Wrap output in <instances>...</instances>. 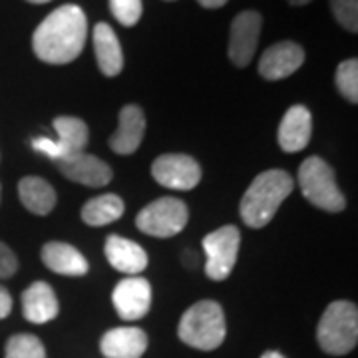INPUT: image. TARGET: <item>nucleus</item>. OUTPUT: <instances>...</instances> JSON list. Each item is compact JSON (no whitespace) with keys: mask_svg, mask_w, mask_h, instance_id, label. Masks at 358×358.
Returning a JSON list of instances; mask_svg holds the SVG:
<instances>
[{"mask_svg":"<svg viewBox=\"0 0 358 358\" xmlns=\"http://www.w3.org/2000/svg\"><path fill=\"white\" fill-rule=\"evenodd\" d=\"M154 179L167 189L189 192L201 181V166L185 154L159 155L152 166Z\"/></svg>","mask_w":358,"mask_h":358,"instance_id":"obj_8","label":"nucleus"},{"mask_svg":"<svg viewBox=\"0 0 358 358\" xmlns=\"http://www.w3.org/2000/svg\"><path fill=\"white\" fill-rule=\"evenodd\" d=\"M227 334L225 313L215 301H199L183 313L179 320L178 336L197 350H215L223 345Z\"/></svg>","mask_w":358,"mask_h":358,"instance_id":"obj_3","label":"nucleus"},{"mask_svg":"<svg viewBox=\"0 0 358 358\" xmlns=\"http://www.w3.org/2000/svg\"><path fill=\"white\" fill-rule=\"evenodd\" d=\"M205 275L211 281H225L237 263L241 233L235 225H223L203 237Z\"/></svg>","mask_w":358,"mask_h":358,"instance_id":"obj_7","label":"nucleus"},{"mask_svg":"<svg viewBox=\"0 0 358 358\" xmlns=\"http://www.w3.org/2000/svg\"><path fill=\"white\" fill-rule=\"evenodd\" d=\"M293 178L282 169H268L259 173L247 187L239 205L245 225L251 229L268 225L282 201L293 193Z\"/></svg>","mask_w":358,"mask_h":358,"instance_id":"obj_2","label":"nucleus"},{"mask_svg":"<svg viewBox=\"0 0 358 358\" xmlns=\"http://www.w3.org/2000/svg\"><path fill=\"white\" fill-rule=\"evenodd\" d=\"M301 192L315 207L329 213H341L346 207V199L334 176L333 167L322 157H307L299 167Z\"/></svg>","mask_w":358,"mask_h":358,"instance_id":"obj_5","label":"nucleus"},{"mask_svg":"<svg viewBox=\"0 0 358 358\" xmlns=\"http://www.w3.org/2000/svg\"><path fill=\"white\" fill-rule=\"evenodd\" d=\"M203 8H221L227 4V0H197Z\"/></svg>","mask_w":358,"mask_h":358,"instance_id":"obj_30","label":"nucleus"},{"mask_svg":"<svg viewBox=\"0 0 358 358\" xmlns=\"http://www.w3.org/2000/svg\"><path fill=\"white\" fill-rule=\"evenodd\" d=\"M94 54L103 76L114 78L124 68V52L122 44L112 30V26L100 22L94 28Z\"/></svg>","mask_w":358,"mask_h":358,"instance_id":"obj_19","label":"nucleus"},{"mask_svg":"<svg viewBox=\"0 0 358 358\" xmlns=\"http://www.w3.org/2000/svg\"><path fill=\"white\" fill-rule=\"evenodd\" d=\"M115 313L124 320H140L152 307V285L143 277H126L112 293Z\"/></svg>","mask_w":358,"mask_h":358,"instance_id":"obj_11","label":"nucleus"},{"mask_svg":"<svg viewBox=\"0 0 358 358\" xmlns=\"http://www.w3.org/2000/svg\"><path fill=\"white\" fill-rule=\"evenodd\" d=\"M261 358H285V357H282L281 352H277V350H267V352H265Z\"/></svg>","mask_w":358,"mask_h":358,"instance_id":"obj_31","label":"nucleus"},{"mask_svg":"<svg viewBox=\"0 0 358 358\" xmlns=\"http://www.w3.org/2000/svg\"><path fill=\"white\" fill-rule=\"evenodd\" d=\"M331 10L336 22L348 32L358 30V0H331Z\"/></svg>","mask_w":358,"mask_h":358,"instance_id":"obj_25","label":"nucleus"},{"mask_svg":"<svg viewBox=\"0 0 358 358\" xmlns=\"http://www.w3.org/2000/svg\"><path fill=\"white\" fill-rule=\"evenodd\" d=\"M313 136V115L305 106L289 108L279 126V145L287 154H296L305 150Z\"/></svg>","mask_w":358,"mask_h":358,"instance_id":"obj_14","label":"nucleus"},{"mask_svg":"<svg viewBox=\"0 0 358 358\" xmlns=\"http://www.w3.org/2000/svg\"><path fill=\"white\" fill-rule=\"evenodd\" d=\"M189 221V209L178 197H162L154 203L145 205L136 217V225L150 237H176L185 229Z\"/></svg>","mask_w":358,"mask_h":358,"instance_id":"obj_6","label":"nucleus"},{"mask_svg":"<svg viewBox=\"0 0 358 358\" xmlns=\"http://www.w3.org/2000/svg\"><path fill=\"white\" fill-rule=\"evenodd\" d=\"M303 62H305L303 46L285 40V42H277L268 46L267 50L263 52L259 60V74L268 82H277L294 74L303 66Z\"/></svg>","mask_w":358,"mask_h":358,"instance_id":"obj_12","label":"nucleus"},{"mask_svg":"<svg viewBox=\"0 0 358 358\" xmlns=\"http://www.w3.org/2000/svg\"><path fill=\"white\" fill-rule=\"evenodd\" d=\"M13 313V294L8 293L6 287L0 285V320L6 319Z\"/></svg>","mask_w":358,"mask_h":358,"instance_id":"obj_29","label":"nucleus"},{"mask_svg":"<svg viewBox=\"0 0 358 358\" xmlns=\"http://www.w3.org/2000/svg\"><path fill=\"white\" fill-rule=\"evenodd\" d=\"M18 271V259L6 243L0 241V279H10Z\"/></svg>","mask_w":358,"mask_h":358,"instance_id":"obj_27","label":"nucleus"},{"mask_svg":"<svg viewBox=\"0 0 358 358\" xmlns=\"http://www.w3.org/2000/svg\"><path fill=\"white\" fill-rule=\"evenodd\" d=\"M261 28L263 16L255 10H245L235 16L229 34V58L237 68L251 64L261 36Z\"/></svg>","mask_w":358,"mask_h":358,"instance_id":"obj_9","label":"nucleus"},{"mask_svg":"<svg viewBox=\"0 0 358 358\" xmlns=\"http://www.w3.org/2000/svg\"><path fill=\"white\" fill-rule=\"evenodd\" d=\"M54 129L58 134V145L64 155L84 152L90 140V129L84 120L72 115H58L54 120Z\"/></svg>","mask_w":358,"mask_h":358,"instance_id":"obj_22","label":"nucleus"},{"mask_svg":"<svg viewBox=\"0 0 358 358\" xmlns=\"http://www.w3.org/2000/svg\"><path fill=\"white\" fill-rule=\"evenodd\" d=\"M145 136V115L136 103H128L120 112V124L110 138V148L117 155H129L138 152Z\"/></svg>","mask_w":358,"mask_h":358,"instance_id":"obj_13","label":"nucleus"},{"mask_svg":"<svg viewBox=\"0 0 358 358\" xmlns=\"http://www.w3.org/2000/svg\"><path fill=\"white\" fill-rule=\"evenodd\" d=\"M32 148H34L36 152H40V154L52 157L54 162H56V159H60V157H64L62 150H60V145H58L56 141L48 140V138H34V140H32Z\"/></svg>","mask_w":358,"mask_h":358,"instance_id":"obj_28","label":"nucleus"},{"mask_svg":"<svg viewBox=\"0 0 358 358\" xmlns=\"http://www.w3.org/2000/svg\"><path fill=\"white\" fill-rule=\"evenodd\" d=\"M88 20L78 4H64L50 13L32 34V50L42 62L62 66L74 62L84 50Z\"/></svg>","mask_w":358,"mask_h":358,"instance_id":"obj_1","label":"nucleus"},{"mask_svg":"<svg viewBox=\"0 0 358 358\" xmlns=\"http://www.w3.org/2000/svg\"><path fill=\"white\" fill-rule=\"evenodd\" d=\"M26 2H32V4H44V2H50V0H26Z\"/></svg>","mask_w":358,"mask_h":358,"instance_id":"obj_33","label":"nucleus"},{"mask_svg":"<svg viewBox=\"0 0 358 358\" xmlns=\"http://www.w3.org/2000/svg\"><path fill=\"white\" fill-rule=\"evenodd\" d=\"M110 10L122 26H136L141 18V0H110Z\"/></svg>","mask_w":358,"mask_h":358,"instance_id":"obj_26","label":"nucleus"},{"mask_svg":"<svg viewBox=\"0 0 358 358\" xmlns=\"http://www.w3.org/2000/svg\"><path fill=\"white\" fill-rule=\"evenodd\" d=\"M42 263L52 273L66 277H84L90 268L86 257L76 247L62 241H50L42 247Z\"/></svg>","mask_w":358,"mask_h":358,"instance_id":"obj_18","label":"nucleus"},{"mask_svg":"<svg viewBox=\"0 0 358 358\" xmlns=\"http://www.w3.org/2000/svg\"><path fill=\"white\" fill-rule=\"evenodd\" d=\"M18 197L26 209L34 215H48L56 205V192L46 179L26 176L18 183Z\"/></svg>","mask_w":358,"mask_h":358,"instance_id":"obj_20","label":"nucleus"},{"mask_svg":"<svg viewBox=\"0 0 358 358\" xmlns=\"http://www.w3.org/2000/svg\"><path fill=\"white\" fill-rule=\"evenodd\" d=\"M100 350L106 358H141L148 350V334L138 327H117L103 334Z\"/></svg>","mask_w":358,"mask_h":358,"instance_id":"obj_15","label":"nucleus"},{"mask_svg":"<svg viewBox=\"0 0 358 358\" xmlns=\"http://www.w3.org/2000/svg\"><path fill=\"white\" fill-rule=\"evenodd\" d=\"M60 305L48 282H32L22 293V315L32 324H44L58 317Z\"/></svg>","mask_w":358,"mask_h":358,"instance_id":"obj_17","label":"nucleus"},{"mask_svg":"<svg viewBox=\"0 0 358 358\" xmlns=\"http://www.w3.org/2000/svg\"><path fill=\"white\" fill-rule=\"evenodd\" d=\"M4 358H48L46 348L34 334H14L4 346Z\"/></svg>","mask_w":358,"mask_h":358,"instance_id":"obj_23","label":"nucleus"},{"mask_svg":"<svg viewBox=\"0 0 358 358\" xmlns=\"http://www.w3.org/2000/svg\"><path fill=\"white\" fill-rule=\"evenodd\" d=\"M106 259L108 263L120 271V273H126L128 277H136L138 273H141L143 268L148 267V253L143 251V247L126 239V237H120V235H110L106 239Z\"/></svg>","mask_w":358,"mask_h":358,"instance_id":"obj_16","label":"nucleus"},{"mask_svg":"<svg viewBox=\"0 0 358 358\" xmlns=\"http://www.w3.org/2000/svg\"><path fill=\"white\" fill-rule=\"evenodd\" d=\"M289 2H291L293 6H305V4H308L310 0H289Z\"/></svg>","mask_w":358,"mask_h":358,"instance_id":"obj_32","label":"nucleus"},{"mask_svg":"<svg viewBox=\"0 0 358 358\" xmlns=\"http://www.w3.org/2000/svg\"><path fill=\"white\" fill-rule=\"evenodd\" d=\"M319 346L331 357H345L357 348L358 308L350 301H334L322 313L317 327Z\"/></svg>","mask_w":358,"mask_h":358,"instance_id":"obj_4","label":"nucleus"},{"mask_svg":"<svg viewBox=\"0 0 358 358\" xmlns=\"http://www.w3.org/2000/svg\"><path fill=\"white\" fill-rule=\"evenodd\" d=\"M336 88L345 96L350 103L358 102V60L357 58H348L345 62L338 64L336 70Z\"/></svg>","mask_w":358,"mask_h":358,"instance_id":"obj_24","label":"nucleus"},{"mask_svg":"<svg viewBox=\"0 0 358 358\" xmlns=\"http://www.w3.org/2000/svg\"><path fill=\"white\" fill-rule=\"evenodd\" d=\"M124 211H126L124 199L115 193H106V195L90 199L88 203L82 207V221L90 227H103L117 221L124 215Z\"/></svg>","mask_w":358,"mask_h":358,"instance_id":"obj_21","label":"nucleus"},{"mask_svg":"<svg viewBox=\"0 0 358 358\" xmlns=\"http://www.w3.org/2000/svg\"><path fill=\"white\" fill-rule=\"evenodd\" d=\"M54 164L64 178L76 181L80 185H86V187H103L114 178L112 167L100 157L86 154V152L64 155V157L56 159Z\"/></svg>","mask_w":358,"mask_h":358,"instance_id":"obj_10","label":"nucleus"}]
</instances>
